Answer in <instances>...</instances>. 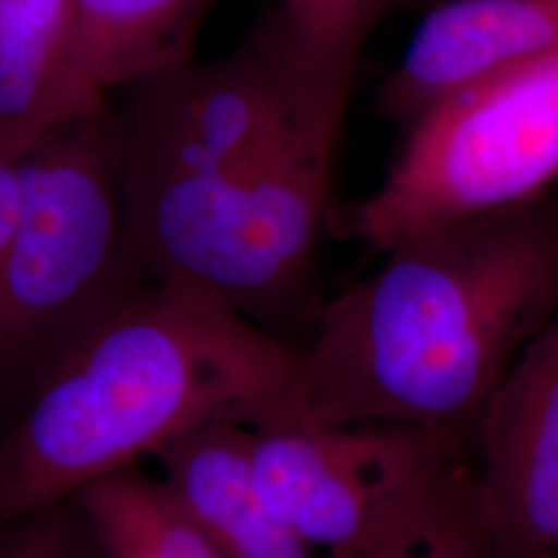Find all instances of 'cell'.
<instances>
[{
  "label": "cell",
  "mask_w": 558,
  "mask_h": 558,
  "mask_svg": "<svg viewBox=\"0 0 558 558\" xmlns=\"http://www.w3.org/2000/svg\"><path fill=\"white\" fill-rule=\"evenodd\" d=\"M558 315V193L401 240L323 300L299 350L302 416L470 439Z\"/></svg>",
  "instance_id": "cell-1"
},
{
  "label": "cell",
  "mask_w": 558,
  "mask_h": 558,
  "mask_svg": "<svg viewBox=\"0 0 558 558\" xmlns=\"http://www.w3.org/2000/svg\"><path fill=\"white\" fill-rule=\"evenodd\" d=\"M299 348L199 290L149 278L0 430V527L211 424L300 414Z\"/></svg>",
  "instance_id": "cell-2"
},
{
  "label": "cell",
  "mask_w": 558,
  "mask_h": 558,
  "mask_svg": "<svg viewBox=\"0 0 558 558\" xmlns=\"http://www.w3.org/2000/svg\"><path fill=\"white\" fill-rule=\"evenodd\" d=\"M338 141L179 179L120 182L135 259L154 279L191 286L263 331L311 329L313 276L329 223Z\"/></svg>",
  "instance_id": "cell-3"
},
{
  "label": "cell",
  "mask_w": 558,
  "mask_h": 558,
  "mask_svg": "<svg viewBox=\"0 0 558 558\" xmlns=\"http://www.w3.org/2000/svg\"><path fill=\"white\" fill-rule=\"evenodd\" d=\"M112 106L21 163L23 214L0 269V418L149 279L129 242Z\"/></svg>",
  "instance_id": "cell-4"
},
{
  "label": "cell",
  "mask_w": 558,
  "mask_h": 558,
  "mask_svg": "<svg viewBox=\"0 0 558 558\" xmlns=\"http://www.w3.org/2000/svg\"><path fill=\"white\" fill-rule=\"evenodd\" d=\"M557 182L558 46L414 120L379 189L341 226L385 253L430 228L538 199Z\"/></svg>",
  "instance_id": "cell-5"
},
{
  "label": "cell",
  "mask_w": 558,
  "mask_h": 558,
  "mask_svg": "<svg viewBox=\"0 0 558 558\" xmlns=\"http://www.w3.org/2000/svg\"><path fill=\"white\" fill-rule=\"evenodd\" d=\"M468 440L403 426H339L302 414L251 428L248 476L263 507L308 546L359 542Z\"/></svg>",
  "instance_id": "cell-6"
},
{
  "label": "cell",
  "mask_w": 558,
  "mask_h": 558,
  "mask_svg": "<svg viewBox=\"0 0 558 558\" xmlns=\"http://www.w3.org/2000/svg\"><path fill=\"white\" fill-rule=\"evenodd\" d=\"M472 439L499 558L558 555V315L484 403Z\"/></svg>",
  "instance_id": "cell-7"
},
{
  "label": "cell",
  "mask_w": 558,
  "mask_h": 558,
  "mask_svg": "<svg viewBox=\"0 0 558 558\" xmlns=\"http://www.w3.org/2000/svg\"><path fill=\"white\" fill-rule=\"evenodd\" d=\"M558 46V0H449L430 11L377 89L385 119L410 126L440 101Z\"/></svg>",
  "instance_id": "cell-8"
},
{
  "label": "cell",
  "mask_w": 558,
  "mask_h": 558,
  "mask_svg": "<svg viewBox=\"0 0 558 558\" xmlns=\"http://www.w3.org/2000/svg\"><path fill=\"white\" fill-rule=\"evenodd\" d=\"M71 46L73 0H0V158L21 161L112 106Z\"/></svg>",
  "instance_id": "cell-9"
},
{
  "label": "cell",
  "mask_w": 558,
  "mask_h": 558,
  "mask_svg": "<svg viewBox=\"0 0 558 558\" xmlns=\"http://www.w3.org/2000/svg\"><path fill=\"white\" fill-rule=\"evenodd\" d=\"M251 428L211 424L166 445L161 478L226 558H311L308 544L274 518L248 476Z\"/></svg>",
  "instance_id": "cell-10"
},
{
  "label": "cell",
  "mask_w": 558,
  "mask_h": 558,
  "mask_svg": "<svg viewBox=\"0 0 558 558\" xmlns=\"http://www.w3.org/2000/svg\"><path fill=\"white\" fill-rule=\"evenodd\" d=\"M214 0H73V60L110 96L195 59Z\"/></svg>",
  "instance_id": "cell-11"
},
{
  "label": "cell",
  "mask_w": 558,
  "mask_h": 558,
  "mask_svg": "<svg viewBox=\"0 0 558 558\" xmlns=\"http://www.w3.org/2000/svg\"><path fill=\"white\" fill-rule=\"evenodd\" d=\"M329 558H499L465 447L440 459L359 542Z\"/></svg>",
  "instance_id": "cell-12"
},
{
  "label": "cell",
  "mask_w": 558,
  "mask_h": 558,
  "mask_svg": "<svg viewBox=\"0 0 558 558\" xmlns=\"http://www.w3.org/2000/svg\"><path fill=\"white\" fill-rule=\"evenodd\" d=\"M98 558H226L163 478L126 468L73 497Z\"/></svg>",
  "instance_id": "cell-13"
},
{
  "label": "cell",
  "mask_w": 558,
  "mask_h": 558,
  "mask_svg": "<svg viewBox=\"0 0 558 558\" xmlns=\"http://www.w3.org/2000/svg\"><path fill=\"white\" fill-rule=\"evenodd\" d=\"M399 0H278V11L319 59L356 71L373 32Z\"/></svg>",
  "instance_id": "cell-14"
},
{
  "label": "cell",
  "mask_w": 558,
  "mask_h": 558,
  "mask_svg": "<svg viewBox=\"0 0 558 558\" xmlns=\"http://www.w3.org/2000/svg\"><path fill=\"white\" fill-rule=\"evenodd\" d=\"M0 558H98V550L69 499L0 527Z\"/></svg>",
  "instance_id": "cell-15"
}]
</instances>
